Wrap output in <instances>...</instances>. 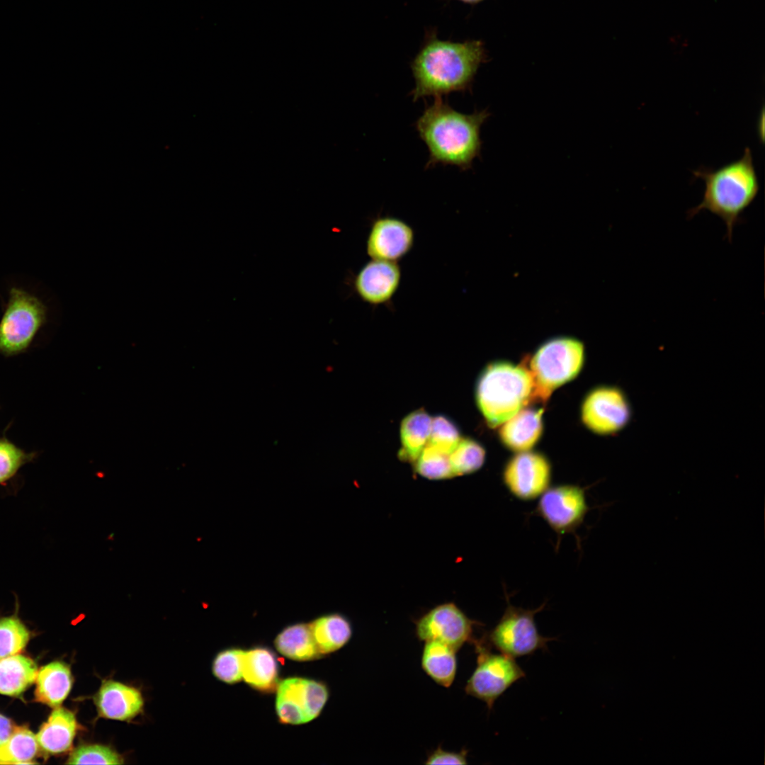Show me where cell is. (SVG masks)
Wrapping results in <instances>:
<instances>
[{
  "label": "cell",
  "instance_id": "6da1fadb",
  "mask_svg": "<svg viewBox=\"0 0 765 765\" xmlns=\"http://www.w3.org/2000/svg\"><path fill=\"white\" fill-rule=\"evenodd\" d=\"M488 59L482 40L452 42L429 35L411 63L413 101L471 91L479 67Z\"/></svg>",
  "mask_w": 765,
  "mask_h": 765
},
{
  "label": "cell",
  "instance_id": "7a4b0ae2",
  "mask_svg": "<svg viewBox=\"0 0 765 765\" xmlns=\"http://www.w3.org/2000/svg\"><path fill=\"white\" fill-rule=\"evenodd\" d=\"M489 115L487 109L464 114L441 97L434 98L415 123L429 150L426 168L442 164L470 169L473 160L480 155V128Z\"/></svg>",
  "mask_w": 765,
  "mask_h": 765
},
{
  "label": "cell",
  "instance_id": "3957f363",
  "mask_svg": "<svg viewBox=\"0 0 765 765\" xmlns=\"http://www.w3.org/2000/svg\"><path fill=\"white\" fill-rule=\"evenodd\" d=\"M693 176L703 181L705 190L701 202L687 212L692 218L707 210L720 217L726 227V237L732 242L735 227L742 215L758 195L759 185L752 151L744 149L742 157L718 169L702 167Z\"/></svg>",
  "mask_w": 765,
  "mask_h": 765
},
{
  "label": "cell",
  "instance_id": "277c9868",
  "mask_svg": "<svg viewBox=\"0 0 765 765\" xmlns=\"http://www.w3.org/2000/svg\"><path fill=\"white\" fill-rule=\"evenodd\" d=\"M534 384L526 367L509 362L489 364L476 385V402L489 426L497 427L533 400Z\"/></svg>",
  "mask_w": 765,
  "mask_h": 765
},
{
  "label": "cell",
  "instance_id": "5b68a950",
  "mask_svg": "<svg viewBox=\"0 0 765 765\" xmlns=\"http://www.w3.org/2000/svg\"><path fill=\"white\" fill-rule=\"evenodd\" d=\"M584 361V346L578 339L555 337L540 345L529 362L534 384L533 400L545 402L558 387L574 379Z\"/></svg>",
  "mask_w": 765,
  "mask_h": 765
},
{
  "label": "cell",
  "instance_id": "8992f818",
  "mask_svg": "<svg viewBox=\"0 0 765 765\" xmlns=\"http://www.w3.org/2000/svg\"><path fill=\"white\" fill-rule=\"evenodd\" d=\"M47 321V307L36 295L12 287L0 320V354L12 357L26 352Z\"/></svg>",
  "mask_w": 765,
  "mask_h": 765
},
{
  "label": "cell",
  "instance_id": "52a82bcc",
  "mask_svg": "<svg viewBox=\"0 0 765 765\" xmlns=\"http://www.w3.org/2000/svg\"><path fill=\"white\" fill-rule=\"evenodd\" d=\"M472 642L477 655V666L466 683L465 691L485 703L491 710L496 700L526 674L514 658L492 652L485 637Z\"/></svg>",
  "mask_w": 765,
  "mask_h": 765
},
{
  "label": "cell",
  "instance_id": "ba28073f",
  "mask_svg": "<svg viewBox=\"0 0 765 765\" xmlns=\"http://www.w3.org/2000/svg\"><path fill=\"white\" fill-rule=\"evenodd\" d=\"M507 601L508 605L500 620L485 637L489 645L513 658L546 649L547 643L555 638L540 634L534 618L545 604L535 610H526L514 606Z\"/></svg>",
  "mask_w": 765,
  "mask_h": 765
},
{
  "label": "cell",
  "instance_id": "9c48e42d",
  "mask_svg": "<svg viewBox=\"0 0 765 765\" xmlns=\"http://www.w3.org/2000/svg\"><path fill=\"white\" fill-rule=\"evenodd\" d=\"M329 698L327 686L300 677L288 678L277 686L276 709L280 722L300 725L316 718Z\"/></svg>",
  "mask_w": 765,
  "mask_h": 765
},
{
  "label": "cell",
  "instance_id": "30bf717a",
  "mask_svg": "<svg viewBox=\"0 0 765 765\" xmlns=\"http://www.w3.org/2000/svg\"><path fill=\"white\" fill-rule=\"evenodd\" d=\"M477 624L454 603H445L415 622V634L420 641H438L458 652L465 643L474 640V628Z\"/></svg>",
  "mask_w": 765,
  "mask_h": 765
},
{
  "label": "cell",
  "instance_id": "8fae6325",
  "mask_svg": "<svg viewBox=\"0 0 765 765\" xmlns=\"http://www.w3.org/2000/svg\"><path fill=\"white\" fill-rule=\"evenodd\" d=\"M588 511L584 489L574 484L548 487L540 496L535 509L559 535L574 532L582 523Z\"/></svg>",
  "mask_w": 765,
  "mask_h": 765
},
{
  "label": "cell",
  "instance_id": "7c38bea8",
  "mask_svg": "<svg viewBox=\"0 0 765 765\" xmlns=\"http://www.w3.org/2000/svg\"><path fill=\"white\" fill-rule=\"evenodd\" d=\"M631 409L623 392L616 387L601 386L590 391L581 408L583 424L594 433L606 435L628 423Z\"/></svg>",
  "mask_w": 765,
  "mask_h": 765
},
{
  "label": "cell",
  "instance_id": "4fadbf2b",
  "mask_svg": "<svg viewBox=\"0 0 765 765\" xmlns=\"http://www.w3.org/2000/svg\"><path fill=\"white\" fill-rule=\"evenodd\" d=\"M551 465L541 453L518 452L506 463L502 479L509 492L516 499L528 502L540 497L551 481Z\"/></svg>",
  "mask_w": 765,
  "mask_h": 765
},
{
  "label": "cell",
  "instance_id": "5bb4252c",
  "mask_svg": "<svg viewBox=\"0 0 765 765\" xmlns=\"http://www.w3.org/2000/svg\"><path fill=\"white\" fill-rule=\"evenodd\" d=\"M414 232L410 225L394 217H379L372 222L366 251L372 259L397 262L413 246Z\"/></svg>",
  "mask_w": 765,
  "mask_h": 765
},
{
  "label": "cell",
  "instance_id": "9a60e30c",
  "mask_svg": "<svg viewBox=\"0 0 765 765\" xmlns=\"http://www.w3.org/2000/svg\"><path fill=\"white\" fill-rule=\"evenodd\" d=\"M400 280L401 270L397 262L372 259L354 276L353 288L363 301L380 305L392 300Z\"/></svg>",
  "mask_w": 765,
  "mask_h": 765
},
{
  "label": "cell",
  "instance_id": "2e32d148",
  "mask_svg": "<svg viewBox=\"0 0 765 765\" xmlns=\"http://www.w3.org/2000/svg\"><path fill=\"white\" fill-rule=\"evenodd\" d=\"M94 703L101 717L127 721L142 712L144 700L137 688L118 681L106 680L103 681L96 693Z\"/></svg>",
  "mask_w": 765,
  "mask_h": 765
},
{
  "label": "cell",
  "instance_id": "e0dca14e",
  "mask_svg": "<svg viewBox=\"0 0 765 765\" xmlns=\"http://www.w3.org/2000/svg\"><path fill=\"white\" fill-rule=\"evenodd\" d=\"M543 409L523 408L501 424L499 436L504 445L514 451L529 450L543 433Z\"/></svg>",
  "mask_w": 765,
  "mask_h": 765
},
{
  "label": "cell",
  "instance_id": "ac0fdd59",
  "mask_svg": "<svg viewBox=\"0 0 765 765\" xmlns=\"http://www.w3.org/2000/svg\"><path fill=\"white\" fill-rule=\"evenodd\" d=\"M77 730L74 713L59 706L51 713L35 737L41 749L47 754H57L71 748Z\"/></svg>",
  "mask_w": 765,
  "mask_h": 765
},
{
  "label": "cell",
  "instance_id": "d6986e66",
  "mask_svg": "<svg viewBox=\"0 0 765 765\" xmlns=\"http://www.w3.org/2000/svg\"><path fill=\"white\" fill-rule=\"evenodd\" d=\"M35 690V701L57 708L69 695L73 676L70 667L62 662H52L38 671Z\"/></svg>",
  "mask_w": 765,
  "mask_h": 765
},
{
  "label": "cell",
  "instance_id": "ffe728a7",
  "mask_svg": "<svg viewBox=\"0 0 765 765\" xmlns=\"http://www.w3.org/2000/svg\"><path fill=\"white\" fill-rule=\"evenodd\" d=\"M242 679L250 686L261 691L273 690L278 683V664L275 654L265 647L243 652Z\"/></svg>",
  "mask_w": 765,
  "mask_h": 765
},
{
  "label": "cell",
  "instance_id": "44dd1931",
  "mask_svg": "<svg viewBox=\"0 0 765 765\" xmlns=\"http://www.w3.org/2000/svg\"><path fill=\"white\" fill-rule=\"evenodd\" d=\"M457 651L438 641L424 642L421 665L424 672L437 684L449 688L457 672Z\"/></svg>",
  "mask_w": 765,
  "mask_h": 765
},
{
  "label": "cell",
  "instance_id": "7402d4cb",
  "mask_svg": "<svg viewBox=\"0 0 765 765\" xmlns=\"http://www.w3.org/2000/svg\"><path fill=\"white\" fill-rule=\"evenodd\" d=\"M309 625L322 656L342 648L353 635L350 621L340 613L323 616Z\"/></svg>",
  "mask_w": 765,
  "mask_h": 765
},
{
  "label": "cell",
  "instance_id": "603a6c76",
  "mask_svg": "<svg viewBox=\"0 0 765 765\" xmlns=\"http://www.w3.org/2000/svg\"><path fill=\"white\" fill-rule=\"evenodd\" d=\"M38 667L30 657L14 654L0 659V694L18 696L36 679Z\"/></svg>",
  "mask_w": 765,
  "mask_h": 765
},
{
  "label": "cell",
  "instance_id": "cb8c5ba5",
  "mask_svg": "<svg viewBox=\"0 0 765 765\" xmlns=\"http://www.w3.org/2000/svg\"><path fill=\"white\" fill-rule=\"evenodd\" d=\"M431 422L432 417L424 409H417L403 419L400 426V459L413 463L416 461L427 444Z\"/></svg>",
  "mask_w": 765,
  "mask_h": 765
},
{
  "label": "cell",
  "instance_id": "d4e9b609",
  "mask_svg": "<svg viewBox=\"0 0 765 765\" xmlns=\"http://www.w3.org/2000/svg\"><path fill=\"white\" fill-rule=\"evenodd\" d=\"M274 644L281 654L293 660L310 661L322 657L309 624L285 628L277 635Z\"/></svg>",
  "mask_w": 765,
  "mask_h": 765
},
{
  "label": "cell",
  "instance_id": "484cf974",
  "mask_svg": "<svg viewBox=\"0 0 765 765\" xmlns=\"http://www.w3.org/2000/svg\"><path fill=\"white\" fill-rule=\"evenodd\" d=\"M35 735L26 727L16 726L8 741L0 747V764H30L38 752Z\"/></svg>",
  "mask_w": 765,
  "mask_h": 765
},
{
  "label": "cell",
  "instance_id": "4316f807",
  "mask_svg": "<svg viewBox=\"0 0 765 765\" xmlns=\"http://www.w3.org/2000/svg\"><path fill=\"white\" fill-rule=\"evenodd\" d=\"M484 458L485 450L479 443L470 438H460L449 455L453 476H461L478 470L482 466Z\"/></svg>",
  "mask_w": 765,
  "mask_h": 765
},
{
  "label": "cell",
  "instance_id": "83f0119b",
  "mask_svg": "<svg viewBox=\"0 0 765 765\" xmlns=\"http://www.w3.org/2000/svg\"><path fill=\"white\" fill-rule=\"evenodd\" d=\"M37 457V452L26 451L6 436H0V485H6L23 466Z\"/></svg>",
  "mask_w": 765,
  "mask_h": 765
},
{
  "label": "cell",
  "instance_id": "f1b7e54d",
  "mask_svg": "<svg viewBox=\"0 0 765 765\" xmlns=\"http://www.w3.org/2000/svg\"><path fill=\"white\" fill-rule=\"evenodd\" d=\"M29 638L28 629L16 615L0 617V659L20 652Z\"/></svg>",
  "mask_w": 765,
  "mask_h": 765
},
{
  "label": "cell",
  "instance_id": "f546056e",
  "mask_svg": "<svg viewBox=\"0 0 765 765\" xmlns=\"http://www.w3.org/2000/svg\"><path fill=\"white\" fill-rule=\"evenodd\" d=\"M416 472L430 480L453 477L449 455L426 445L414 463Z\"/></svg>",
  "mask_w": 765,
  "mask_h": 765
},
{
  "label": "cell",
  "instance_id": "4dcf8cb0",
  "mask_svg": "<svg viewBox=\"0 0 765 765\" xmlns=\"http://www.w3.org/2000/svg\"><path fill=\"white\" fill-rule=\"evenodd\" d=\"M457 426L444 416L432 418L427 446L450 455L460 440Z\"/></svg>",
  "mask_w": 765,
  "mask_h": 765
},
{
  "label": "cell",
  "instance_id": "1f68e13d",
  "mask_svg": "<svg viewBox=\"0 0 765 765\" xmlns=\"http://www.w3.org/2000/svg\"><path fill=\"white\" fill-rule=\"evenodd\" d=\"M69 764H123V758L111 748L101 744H84L70 754Z\"/></svg>",
  "mask_w": 765,
  "mask_h": 765
},
{
  "label": "cell",
  "instance_id": "d6a6232c",
  "mask_svg": "<svg viewBox=\"0 0 765 765\" xmlns=\"http://www.w3.org/2000/svg\"><path fill=\"white\" fill-rule=\"evenodd\" d=\"M243 652L242 650L233 648L218 653L212 663L213 674L220 681L230 684L241 681Z\"/></svg>",
  "mask_w": 765,
  "mask_h": 765
},
{
  "label": "cell",
  "instance_id": "836d02e7",
  "mask_svg": "<svg viewBox=\"0 0 765 765\" xmlns=\"http://www.w3.org/2000/svg\"><path fill=\"white\" fill-rule=\"evenodd\" d=\"M468 750L462 749L460 752H450L443 749L438 746L427 756L425 764H468Z\"/></svg>",
  "mask_w": 765,
  "mask_h": 765
},
{
  "label": "cell",
  "instance_id": "e575fe53",
  "mask_svg": "<svg viewBox=\"0 0 765 765\" xmlns=\"http://www.w3.org/2000/svg\"><path fill=\"white\" fill-rule=\"evenodd\" d=\"M15 727L16 726L9 718L0 714V747L8 741Z\"/></svg>",
  "mask_w": 765,
  "mask_h": 765
},
{
  "label": "cell",
  "instance_id": "d590c367",
  "mask_svg": "<svg viewBox=\"0 0 765 765\" xmlns=\"http://www.w3.org/2000/svg\"><path fill=\"white\" fill-rule=\"evenodd\" d=\"M458 1H461V2H463L464 4H466L475 5V4H477L482 2V1H483L484 0H458Z\"/></svg>",
  "mask_w": 765,
  "mask_h": 765
}]
</instances>
